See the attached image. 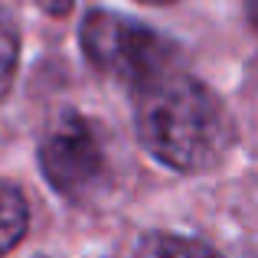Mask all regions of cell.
Returning a JSON list of instances; mask_svg holds the SVG:
<instances>
[{
  "mask_svg": "<svg viewBox=\"0 0 258 258\" xmlns=\"http://www.w3.org/2000/svg\"><path fill=\"white\" fill-rule=\"evenodd\" d=\"M138 258H219L206 242L170 232H151L138 245Z\"/></svg>",
  "mask_w": 258,
  "mask_h": 258,
  "instance_id": "obj_5",
  "label": "cell"
},
{
  "mask_svg": "<svg viewBox=\"0 0 258 258\" xmlns=\"http://www.w3.org/2000/svg\"><path fill=\"white\" fill-rule=\"evenodd\" d=\"M17 62H20V36L13 20L0 10V101L7 98L13 85V76H17Z\"/></svg>",
  "mask_w": 258,
  "mask_h": 258,
  "instance_id": "obj_6",
  "label": "cell"
},
{
  "mask_svg": "<svg viewBox=\"0 0 258 258\" xmlns=\"http://www.w3.org/2000/svg\"><path fill=\"white\" fill-rule=\"evenodd\" d=\"M39 167L56 193L85 200L105 180V151L92 121L79 111H59L39 141Z\"/></svg>",
  "mask_w": 258,
  "mask_h": 258,
  "instance_id": "obj_3",
  "label": "cell"
},
{
  "mask_svg": "<svg viewBox=\"0 0 258 258\" xmlns=\"http://www.w3.org/2000/svg\"><path fill=\"white\" fill-rule=\"evenodd\" d=\"M141 4H154V7H164V4H173V0H141Z\"/></svg>",
  "mask_w": 258,
  "mask_h": 258,
  "instance_id": "obj_8",
  "label": "cell"
},
{
  "mask_svg": "<svg viewBox=\"0 0 258 258\" xmlns=\"http://www.w3.org/2000/svg\"><path fill=\"white\" fill-rule=\"evenodd\" d=\"M248 17H252V23L258 26V0H248Z\"/></svg>",
  "mask_w": 258,
  "mask_h": 258,
  "instance_id": "obj_7",
  "label": "cell"
},
{
  "mask_svg": "<svg viewBox=\"0 0 258 258\" xmlns=\"http://www.w3.org/2000/svg\"><path fill=\"white\" fill-rule=\"evenodd\" d=\"M134 124L141 144L180 173L216 167L235 138L232 118L219 95L183 72H170L138 92Z\"/></svg>",
  "mask_w": 258,
  "mask_h": 258,
  "instance_id": "obj_1",
  "label": "cell"
},
{
  "mask_svg": "<svg viewBox=\"0 0 258 258\" xmlns=\"http://www.w3.org/2000/svg\"><path fill=\"white\" fill-rule=\"evenodd\" d=\"M79 43L95 69L131 85L134 92H144L157 79L170 76L176 62V49L160 33L108 10L88 13L79 30Z\"/></svg>",
  "mask_w": 258,
  "mask_h": 258,
  "instance_id": "obj_2",
  "label": "cell"
},
{
  "mask_svg": "<svg viewBox=\"0 0 258 258\" xmlns=\"http://www.w3.org/2000/svg\"><path fill=\"white\" fill-rule=\"evenodd\" d=\"M26 226H30L26 196L13 183L0 180V255H7L10 248L20 245V239L26 235Z\"/></svg>",
  "mask_w": 258,
  "mask_h": 258,
  "instance_id": "obj_4",
  "label": "cell"
}]
</instances>
